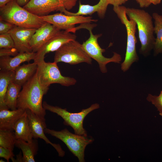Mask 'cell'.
Here are the masks:
<instances>
[{
	"instance_id": "cell-1",
	"label": "cell",
	"mask_w": 162,
	"mask_h": 162,
	"mask_svg": "<svg viewBox=\"0 0 162 162\" xmlns=\"http://www.w3.org/2000/svg\"><path fill=\"white\" fill-rule=\"evenodd\" d=\"M22 87L17 100V109H28L40 117L45 118L46 110L42 100L47 93L42 87L36 72Z\"/></svg>"
},
{
	"instance_id": "cell-2",
	"label": "cell",
	"mask_w": 162,
	"mask_h": 162,
	"mask_svg": "<svg viewBox=\"0 0 162 162\" xmlns=\"http://www.w3.org/2000/svg\"><path fill=\"white\" fill-rule=\"evenodd\" d=\"M125 12L129 19L136 22L141 45L140 51L146 55L153 49L155 41L152 16L144 10L134 8L126 7Z\"/></svg>"
},
{
	"instance_id": "cell-3",
	"label": "cell",
	"mask_w": 162,
	"mask_h": 162,
	"mask_svg": "<svg viewBox=\"0 0 162 162\" xmlns=\"http://www.w3.org/2000/svg\"><path fill=\"white\" fill-rule=\"evenodd\" d=\"M0 19L19 27L37 29L46 22L40 16L30 13L11 0L0 8Z\"/></svg>"
},
{
	"instance_id": "cell-4",
	"label": "cell",
	"mask_w": 162,
	"mask_h": 162,
	"mask_svg": "<svg viewBox=\"0 0 162 162\" xmlns=\"http://www.w3.org/2000/svg\"><path fill=\"white\" fill-rule=\"evenodd\" d=\"M126 8L121 5L113 7V10L122 23L124 25L127 32V42L125 58L121 65V69L124 72L127 70L133 63L139 59L136 50L137 39L135 33L136 24L134 20H129L127 18L125 12Z\"/></svg>"
},
{
	"instance_id": "cell-5",
	"label": "cell",
	"mask_w": 162,
	"mask_h": 162,
	"mask_svg": "<svg viewBox=\"0 0 162 162\" xmlns=\"http://www.w3.org/2000/svg\"><path fill=\"white\" fill-rule=\"evenodd\" d=\"M81 26V28L88 30L90 36L82 44L83 47L90 57L98 62L100 71L103 73H106L107 71L106 65L111 62L120 63L122 60L121 56L115 52H113V55L111 58H106L104 56L103 53L105 52V50L101 48L98 42V39L101 36L102 34H94L92 31L93 28L97 25L91 24L90 23H84Z\"/></svg>"
},
{
	"instance_id": "cell-6",
	"label": "cell",
	"mask_w": 162,
	"mask_h": 162,
	"mask_svg": "<svg viewBox=\"0 0 162 162\" xmlns=\"http://www.w3.org/2000/svg\"><path fill=\"white\" fill-rule=\"evenodd\" d=\"M38 68L36 73L40 83L47 93L50 85L53 83L69 86L76 82L74 78L62 76L61 73L57 63L46 62L44 59L37 62Z\"/></svg>"
},
{
	"instance_id": "cell-7",
	"label": "cell",
	"mask_w": 162,
	"mask_h": 162,
	"mask_svg": "<svg viewBox=\"0 0 162 162\" xmlns=\"http://www.w3.org/2000/svg\"><path fill=\"white\" fill-rule=\"evenodd\" d=\"M44 132L64 142L69 151L77 158L79 162H85V149L88 145L94 141L92 137L73 134L67 128L58 131L46 128L44 129Z\"/></svg>"
},
{
	"instance_id": "cell-8",
	"label": "cell",
	"mask_w": 162,
	"mask_h": 162,
	"mask_svg": "<svg viewBox=\"0 0 162 162\" xmlns=\"http://www.w3.org/2000/svg\"><path fill=\"white\" fill-rule=\"evenodd\" d=\"M43 106L46 110L56 113L61 116L64 120V124L72 127L75 134L85 136L88 135L87 131L83 126L85 118L91 112L100 107L99 104L94 103L86 109H82L79 112H71L65 108L62 109L58 106L50 105L46 101L43 102Z\"/></svg>"
},
{
	"instance_id": "cell-9",
	"label": "cell",
	"mask_w": 162,
	"mask_h": 162,
	"mask_svg": "<svg viewBox=\"0 0 162 162\" xmlns=\"http://www.w3.org/2000/svg\"><path fill=\"white\" fill-rule=\"evenodd\" d=\"M92 59L82 44L74 40L64 44L56 51L54 62L57 63L63 62L71 65L82 62L91 64Z\"/></svg>"
},
{
	"instance_id": "cell-10",
	"label": "cell",
	"mask_w": 162,
	"mask_h": 162,
	"mask_svg": "<svg viewBox=\"0 0 162 162\" xmlns=\"http://www.w3.org/2000/svg\"><path fill=\"white\" fill-rule=\"evenodd\" d=\"M78 0H30L23 7L32 14L39 16L64 8L68 10L76 5Z\"/></svg>"
},
{
	"instance_id": "cell-11",
	"label": "cell",
	"mask_w": 162,
	"mask_h": 162,
	"mask_svg": "<svg viewBox=\"0 0 162 162\" xmlns=\"http://www.w3.org/2000/svg\"><path fill=\"white\" fill-rule=\"evenodd\" d=\"M40 17L46 22L54 26L60 30L70 32L75 28V25L76 24L90 23L98 21L92 19L91 16H69L62 13Z\"/></svg>"
},
{
	"instance_id": "cell-12",
	"label": "cell",
	"mask_w": 162,
	"mask_h": 162,
	"mask_svg": "<svg viewBox=\"0 0 162 162\" xmlns=\"http://www.w3.org/2000/svg\"><path fill=\"white\" fill-rule=\"evenodd\" d=\"M76 35L65 30H61L47 41L36 52L34 61L44 59L46 54L56 51L64 44L76 40Z\"/></svg>"
},
{
	"instance_id": "cell-13",
	"label": "cell",
	"mask_w": 162,
	"mask_h": 162,
	"mask_svg": "<svg viewBox=\"0 0 162 162\" xmlns=\"http://www.w3.org/2000/svg\"><path fill=\"white\" fill-rule=\"evenodd\" d=\"M28 117L30 126L33 139L40 138L47 144L52 146L56 150L59 156L63 157L65 155L64 151L59 144L52 142L45 134L44 130L47 128L45 118L40 117L28 109L26 110Z\"/></svg>"
},
{
	"instance_id": "cell-14",
	"label": "cell",
	"mask_w": 162,
	"mask_h": 162,
	"mask_svg": "<svg viewBox=\"0 0 162 162\" xmlns=\"http://www.w3.org/2000/svg\"><path fill=\"white\" fill-rule=\"evenodd\" d=\"M36 29L15 26L9 32L13 40L15 47L19 53L32 52L30 43Z\"/></svg>"
},
{
	"instance_id": "cell-15",
	"label": "cell",
	"mask_w": 162,
	"mask_h": 162,
	"mask_svg": "<svg viewBox=\"0 0 162 162\" xmlns=\"http://www.w3.org/2000/svg\"><path fill=\"white\" fill-rule=\"evenodd\" d=\"M61 30L46 22L37 29L31 40L30 44L32 52H37L50 39Z\"/></svg>"
},
{
	"instance_id": "cell-16",
	"label": "cell",
	"mask_w": 162,
	"mask_h": 162,
	"mask_svg": "<svg viewBox=\"0 0 162 162\" xmlns=\"http://www.w3.org/2000/svg\"><path fill=\"white\" fill-rule=\"evenodd\" d=\"M36 52H19L13 57L10 56L0 57V70L14 72L20 64L34 59Z\"/></svg>"
},
{
	"instance_id": "cell-17",
	"label": "cell",
	"mask_w": 162,
	"mask_h": 162,
	"mask_svg": "<svg viewBox=\"0 0 162 162\" xmlns=\"http://www.w3.org/2000/svg\"><path fill=\"white\" fill-rule=\"evenodd\" d=\"M108 5L106 0H100L97 4L93 5L82 4L80 1L79 10L77 12H71L63 9L60 12L63 13L64 14L67 15L71 16L91 15L95 12H97L99 17L103 18L105 16Z\"/></svg>"
},
{
	"instance_id": "cell-18",
	"label": "cell",
	"mask_w": 162,
	"mask_h": 162,
	"mask_svg": "<svg viewBox=\"0 0 162 162\" xmlns=\"http://www.w3.org/2000/svg\"><path fill=\"white\" fill-rule=\"evenodd\" d=\"M37 68V63L34 61L20 66L14 71L11 82L22 86L35 74Z\"/></svg>"
},
{
	"instance_id": "cell-19",
	"label": "cell",
	"mask_w": 162,
	"mask_h": 162,
	"mask_svg": "<svg viewBox=\"0 0 162 162\" xmlns=\"http://www.w3.org/2000/svg\"><path fill=\"white\" fill-rule=\"evenodd\" d=\"M25 112L26 110L20 109L14 110H0V130L14 131L16 123Z\"/></svg>"
},
{
	"instance_id": "cell-20",
	"label": "cell",
	"mask_w": 162,
	"mask_h": 162,
	"mask_svg": "<svg viewBox=\"0 0 162 162\" xmlns=\"http://www.w3.org/2000/svg\"><path fill=\"white\" fill-rule=\"evenodd\" d=\"M14 130L17 140H21L28 142L32 141L33 138L26 110L24 115L16 123Z\"/></svg>"
},
{
	"instance_id": "cell-21",
	"label": "cell",
	"mask_w": 162,
	"mask_h": 162,
	"mask_svg": "<svg viewBox=\"0 0 162 162\" xmlns=\"http://www.w3.org/2000/svg\"><path fill=\"white\" fill-rule=\"evenodd\" d=\"M15 146L20 149L23 154V162H34V157L38 149V141L33 139L31 142L17 140Z\"/></svg>"
},
{
	"instance_id": "cell-22",
	"label": "cell",
	"mask_w": 162,
	"mask_h": 162,
	"mask_svg": "<svg viewBox=\"0 0 162 162\" xmlns=\"http://www.w3.org/2000/svg\"><path fill=\"white\" fill-rule=\"evenodd\" d=\"M152 16L154 20V34L156 35L153 48L156 55L162 53V15L154 12Z\"/></svg>"
},
{
	"instance_id": "cell-23",
	"label": "cell",
	"mask_w": 162,
	"mask_h": 162,
	"mask_svg": "<svg viewBox=\"0 0 162 162\" xmlns=\"http://www.w3.org/2000/svg\"><path fill=\"white\" fill-rule=\"evenodd\" d=\"M22 86L11 81L6 92L4 101L9 109L16 110L17 101Z\"/></svg>"
},
{
	"instance_id": "cell-24",
	"label": "cell",
	"mask_w": 162,
	"mask_h": 162,
	"mask_svg": "<svg viewBox=\"0 0 162 162\" xmlns=\"http://www.w3.org/2000/svg\"><path fill=\"white\" fill-rule=\"evenodd\" d=\"M14 73L13 71L0 70V110L9 109L5 103V96L8 86L11 81Z\"/></svg>"
},
{
	"instance_id": "cell-25",
	"label": "cell",
	"mask_w": 162,
	"mask_h": 162,
	"mask_svg": "<svg viewBox=\"0 0 162 162\" xmlns=\"http://www.w3.org/2000/svg\"><path fill=\"white\" fill-rule=\"evenodd\" d=\"M16 139L14 131L0 130V146L13 151Z\"/></svg>"
},
{
	"instance_id": "cell-26",
	"label": "cell",
	"mask_w": 162,
	"mask_h": 162,
	"mask_svg": "<svg viewBox=\"0 0 162 162\" xmlns=\"http://www.w3.org/2000/svg\"><path fill=\"white\" fill-rule=\"evenodd\" d=\"M15 47L13 40L8 33L0 34V48Z\"/></svg>"
},
{
	"instance_id": "cell-27",
	"label": "cell",
	"mask_w": 162,
	"mask_h": 162,
	"mask_svg": "<svg viewBox=\"0 0 162 162\" xmlns=\"http://www.w3.org/2000/svg\"><path fill=\"white\" fill-rule=\"evenodd\" d=\"M147 99L155 106L159 111V115L162 116V90L158 96L149 94Z\"/></svg>"
},
{
	"instance_id": "cell-28",
	"label": "cell",
	"mask_w": 162,
	"mask_h": 162,
	"mask_svg": "<svg viewBox=\"0 0 162 162\" xmlns=\"http://www.w3.org/2000/svg\"><path fill=\"white\" fill-rule=\"evenodd\" d=\"M14 154L13 151L9 148L0 146V157L6 159L9 162L10 159L14 158Z\"/></svg>"
},
{
	"instance_id": "cell-29",
	"label": "cell",
	"mask_w": 162,
	"mask_h": 162,
	"mask_svg": "<svg viewBox=\"0 0 162 162\" xmlns=\"http://www.w3.org/2000/svg\"><path fill=\"white\" fill-rule=\"evenodd\" d=\"M15 26L0 19V34L8 33Z\"/></svg>"
},
{
	"instance_id": "cell-30",
	"label": "cell",
	"mask_w": 162,
	"mask_h": 162,
	"mask_svg": "<svg viewBox=\"0 0 162 162\" xmlns=\"http://www.w3.org/2000/svg\"><path fill=\"white\" fill-rule=\"evenodd\" d=\"M19 53L15 47L0 48V57L11 56H14Z\"/></svg>"
},
{
	"instance_id": "cell-31",
	"label": "cell",
	"mask_w": 162,
	"mask_h": 162,
	"mask_svg": "<svg viewBox=\"0 0 162 162\" xmlns=\"http://www.w3.org/2000/svg\"><path fill=\"white\" fill-rule=\"evenodd\" d=\"M128 0H106L108 4H111L113 6L121 5L125 3Z\"/></svg>"
},
{
	"instance_id": "cell-32",
	"label": "cell",
	"mask_w": 162,
	"mask_h": 162,
	"mask_svg": "<svg viewBox=\"0 0 162 162\" xmlns=\"http://www.w3.org/2000/svg\"><path fill=\"white\" fill-rule=\"evenodd\" d=\"M141 8H147L152 3L151 0H135Z\"/></svg>"
},
{
	"instance_id": "cell-33",
	"label": "cell",
	"mask_w": 162,
	"mask_h": 162,
	"mask_svg": "<svg viewBox=\"0 0 162 162\" xmlns=\"http://www.w3.org/2000/svg\"><path fill=\"white\" fill-rule=\"evenodd\" d=\"M21 152H20V153L16 156V159L14 158L11 159L13 162H23V156H22Z\"/></svg>"
},
{
	"instance_id": "cell-34",
	"label": "cell",
	"mask_w": 162,
	"mask_h": 162,
	"mask_svg": "<svg viewBox=\"0 0 162 162\" xmlns=\"http://www.w3.org/2000/svg\"><path fill=\"white\" fill-rule=\"evenodd\" d=\"M20 6L23 7L26 5L30 0H15Z\"/></svg>"
},
{
	"instance_id": "cell-35",
	"label": "cell",
	"mask_w": 162,
	"mask_h": 162,
	"mask_svg": "<svg viewBox=\"0 0 162 162\" xmlns=\"http://www.w3.org/2000/svg\"><path fill=\"white\" fill-rule=\"evenodd\" d=\"M11 0H0V8L5 6Z\"/></svg>"
},
{
	"instance_id": "cell-36",
	"label": "cell",
	"mask_w": 162,
	"mask_h": 162,
	"mask_svg": "<svg viewBox=\"0 0 162 162\" xmlns=\"http://www.w3.org/2000/svg\"><path fill=\"white\" fill-rule=\"evenodd\" d=\"M152 3L154 5H157L159 4L161 0H151Z\"/></svg>"
},
{
	"instance_id": "cell-37",
	"label": "cell",
	"mask_w": 162,
	"mask_h": 162,
	"mask_svg": "<svg viewBox=\"0 0 162 162\" xmlns=\"http://www.w3.org/2000/svg\"><path fill=\"white\" fill-rule=\"evenodd\" d=\"M0 162H5L4 161V160H3L2 159H1L0 160Z\"/></svg>"
}]
</instances>
